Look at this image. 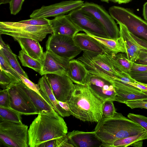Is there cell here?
Masks as SVG:
<instances>
[{
  "instance_id": "obj_10",
  "label": "cell",
  "mask_w": 147,
  "mask_h": 147,
  "mask_svg": "<svg viewBox=\"0 0 147 147\" xmlns=\"http://www.w3.org/2000/svg\"><path fill=\"white\" fill-rule=\"evenodd\" d=\"M10 97V108L21 115L38 114L32 101L27 94L16 83L7 88Z\"/></svg>"
},
{
  "instance_id": "obj_3",
  "label": "cell",
  "mask_w": 147,
  "mask_h": 147,
  "mask_svg": "<svg viewBox=\"0 0 147 147\" xmlns=\"http://www.w3.org/2000/svg\"><path fill=\"white\" fill-rule=\"evenodd\" d=\"M67 129L62 117L57 118L38 114L28 129L29 146L38 147L46 141L65 136Z\"/></svg>"
},
{
  "instance_id": "obj_25",
  "label": "cell",
  "mask_w": 147,
  "mask_h": 147,
  "mask_svg": "<svg viewBox=\"0 0 147 147\" xmlns=\"http://www.w3.org/2000/svg\"><path fill=\"white\" fill-rule=\"evenodd\" d=\"M0 46V52L2 53L7 62L19 74L28 78L27 74L20 66L16 55L12 52L9 46L5 43L1 37Z\"/></svg>"
},
{
  "instance_id": "obj_32",
  "label": "cell",
  "mask_w": 147,
  "mask_h": 147,
  "mask_svg": "<svg viewBox=\"0 0 147 147\" xmlns=\"http://www.w3.org/2000/svg\"><path fill=\"white\" fill-rule=\"evenodd\" d=\"M0 84L2 86L5 87V89L13 84L18 82L13 76L4 70L0 68Z\"/></svg>"
},
{
  "instance_id": "obj_21",
  "label": "cell",
  "mask_w": 147,
  "mask_h": 147,
  "mask_svg": "<svg viewBox=\"0 0 147 147\" xmlns=\"http://www.w3.org/2000/svg\"><path fill=\"white\" fill-rule=\"evenodd\" d=\"M86 33L94 38L99 42L105 50L104 53L110 54L126 53L125 42L120 36L117 38L112 39L98 37L89 33Z\"/></svg>"
},
{
  "instance_id": "obj_45",
  "label": "cell",
  "mask_w": 147,
  "mask_h": 147,
  "mask_svg": "<svg viewBox=\"0 0 147 147\" xmlns=\"http://www.w3.org/2000/svg\"><path fill=\"white\" fill-rule=\"evenodd\" d=\"M58 101L60 105L63 108L70 113L69 106L67 102H63L58 100Z\"/></svg>"
},
{
  "instance_id": "obj_4",
  "label": "cell",
  "mask_w": 147,
  "mask_h": 147,
  "mask_svg": "<svg viewBox=\"0 0 147 147\" xmlns=\"http://www.w3.org/2000/svg\"><path fill=\"white\" fill-rule=\"evenodd\" d=\"M53 31L50 25L36 26L19 22H1L0 34L11 36L13 38H26L42 41Z\"/></svg>"
},
{
  "instance_id": "obj_42",
  "label": "cell",
  "mask_w": 147,
  "mask_h": 147,
  "mask_svg": "<svg viewBox=\"0 0 147 147\" xmlns=\"http://www.w3.org/2000/svg\"><path fill=\"white\" fill-rule=\"evenodd\" d=\"M136 63L147 65V53L141 52L139 54L138 58Z\"/></svg>"
},
{
  "instance_id": "obj_6",
  "label": "cell",
  "mask_w": 147,
  "mask_h": 147,
  "mask_svg": "<svg viewBox=\"0 0 147 147\" xmlns=\"http://www.w3.org/2000/svg\"><path fill=\"white\" fill-rule=\"evenodd\" d=\"M109 11L117 23L124 25L131 33L147 41V21L129 9L121 7L111 6Z\"/></svg>"
},
{
  "instance_id": "obj_37",
  "label": "cell",
  "mask_w": 147,
  "mask_h": 147,
  "mask_svg": "<svg viewBox=\"0 0 147 147\" xmlns=\"http://www.w3.org/2000/svg\"><path fill=\"white\" fill-rule=\"evenodd\" d=\"M24 0H11L9 9L11 14L16 15L21 10Z\"/></svg>"
},
{
  "instance_id": "obj_12",
  "label": "cell",
  "mask_w": 147,
  "mask_h": 147,
  "mask_svg": "<svg viewBox=\"0 0 147 147\" xmlns=\"http://www.w3.org/2000/svg\"><path fill=\"white\" fill-rule=\"evenodd\" d=\"M47 79L53 93L58 101L67 102L69 100L74 88L73 82L66 75L49 74Z\"/></svg>"
},
{
  "instance_id": "obj_38",
  "label": "cell",
  "mask_w": 147,
  "mask_h": 147,
  "mask_svg": "<svg viewBox=\"0 0 147 147\" xmlns=\"http://www.w3.org/2000/svg\"><path fill=\"white\" fill-rule=\"evenodd\" d=\"M129 74L137 82L147 85V71L141 72H131Z\"/></svg>"
},
{
  "instance_id": "obj_13",
  "label": "cell",
  "mask_w": 147,
  "mask_h": 147,
  "mask_svg": "<svg viewBox=\"0 0 147 147\" xmlns=\"http://www.w3.org/2000/svg\"><path fill=\"white\" fill-rule=\"evenodd\" d=\"M69 61L47 50L41 61L42 67L39 72L41 76L49 74L67 75Z\"/></svg>"
},
{
  "instance_id": "obj_39",
  "label": "cell",
  "mask_w": 147,
  "mask_h": 147,
  "mask_svg": "<svg viewBox=\"0 0 147 147\" xmlns=\"http://www.w3.org/2000/svg\"><path fill=\"white\" fill-rule=\"evenodd\" d=\"M124 103L131 109L140 108L147 109V101L135 100L125 102Z\"/></svg>"
},
{
  "instance_id": "obj_17",
  "label": "cell",
  "mask_w": 147,
  "mask_h": 147,
  "mask_svg": "<svg viewBox=\"0 0 147 147\" xmlns=\"http://www.w3.org/2000/svg\"><path fill=\"white\" fill-rule=\"evenodd\" d=\"M53 34L73 37L81 30L72 21L68 15L55 17L50 20Z\"/></svg>"
},
{
  "instance_id": "obj_18",
  "label": "cell",
  "mask_w": 147,
  "mask_h": 147,
  "mask_svg": "<svg viewBox=\"0 0 147 147\" xmlns=\"http://www.w3.org/2000/svg\"><path fill=\"white\" fill-rule=\"evenodd\" d=\"M119 25L120 36L125 43L138 55L141 52L147 53V41L131 33L124 25Z\"/></svg>"
},
{
  "instance_id": "obj_35",
  "label": "cell",
  "mask_w": 147,
  "mask_h": 147,
  "mask_svg": "<svg viewBox=\"0 0 147 147\" xmlns=\"http://www.w3.org/2000/svg\"><path fill=\"white\" fill-rule=\"evenodd\" d=\"M0 107L10 108V97L7 88L0 90Z\"/></svg>"
},
{
  "instance_id": "obj_15",
  "label": "cell",
  "mask_w": 147,
  "mask_h": 147,
  "mask_svg": "<svg viewBox=\"0 0 147 147\" xmlns=\"http://www.w3.org/2000/svg\"><path fill=\"white\" fill-rule=\"evenodd\" d=\"M16 84L28 95L39 114L57 118L61 117L54 110L45 96L44 97H42L37 92L29 88L22 81L18 82Z\"/></svg>"
},
{
  "instance_id": "obj_40",
  "label": "cell",
  "mask_w": 147,
  "mask_h": 147,
  "mask_svg": "<svg viewBox=\"0 0 147 147\" xmlns=\"http://www.w3.org/2000/svg\"><path fill=\"white\" fill-rule=\"evenodd\" d=\"M125 45L126 49V54L127 59L130 61L135 62L138 59V55L125 44Z\"/></svg>"
},
{
  "instance_id": "obj_33",
  "label": "cell",
  "mask_w": 147,
  "mask_h": 147,
  "mask_svg": "<svg viewBox=\"0 0 147 147\" xmlns=\"http://www.w3.org/2000/svg\"><path fill=\"white\" fill-rule=\"evenodd\" d=\"M19 22L36 26L50 25V20L45 18H31L20 21Z\"/></svg>"
},
{
  "instance_id": "obj_22",
  "label": "cell",
  "mask_w": 147,
  "mask_h": 147,
  "mask_svg": "<svg viewBox=\"0 0 147 147\" xmlns=\"http://www.w3.org/2000/svg\"><path fill=\"white\" fill-rule=\"evenodd\" d=\"M19 43L22 50L32 58L41 61L44 55L43 48L39 41L26 38H13Z\"/></svg>"
},
{
  "instance_id": "obj_31",
  "label": "cell",
  "mask_w": 147,
  "mask_h": 147,
  "mask_svg": "<svg viewBox=\"0 0 147 147\" xmlns=\"http://www.w3.org/2000/svg\"><path fill=\"white\" fill-rule=\"evenodd\" d=\"M113 101L111 100L105 101L102 109V118H107L112 117L117 113Z\"/></svg>"
},
{
  "instance_id": "obj_36",
  "label": "cell",
  "mask_w": 147,
  "mask_h": 147,
  "mask_svg": "<svg viewBox=\"0 0 147 147\" xmlns=\"http://www.w3.org/2000/svg\"><path fill=\"white\" fill-rule=\"evenodd\" d=\"M20 76L22 82L28 87L37 92L42 97H44L45 96V95L44 96H42V93L40 91V89L38 84H37L34 83L30 80L28 78L20 74Z\"/></svg>"
},
{
  "instance_id": "obj_41",
  "label": "cell",
  "mask_w": 147,
  "mask_h": 147,
  "mask_svg": "<svg viewBox=\"0 0 147 147\" xmlns=\"http://www.w3.org/2000/svg\"><path fill=\"white\" fill-rule=\"evenodd\" d=\"M131 72H141L147 71V65L133 62L131 69Z\"/></svg>"
},
{
  "instance_id": "obj_16",
  "label": "cell",
  "mask_w": 147,
  "mask_h": 147,
  "mask_svg": "<svg viewBox=\"0 0 147 147\" xmlns=\"http://www.w3.org/2000/svg\"><path fill=\"white\" fill-rule=\"evenodd\" d=\"M73 147H102V143L94 131L84 132L74 130L66 134Z\"/></svg>"
},
{
  "instance_id": "obj_47",
  "label": "cell",
  "mask_w": 147,
  "mask_h": 147,
  "mask_svg": "<svg viewBox=\"0 0 147 147\" xmlns=\"http://www.w3.org/2000/svg\"><path fill=\"white\" fill-rule=\"evenodd\" d=\"M130 146L134 147H142L143 146L142 140L137 141L132 144Z\"/></svg>"
},
{
  "instance_id": "obj_24",
  "label": "cell",
  "mask_w": 147,
  "mask_h": 147,
  "mask_svg": "<svg viewBox=\"0 0 147 147\" xmlns=\"http://www.w3.org/2000/svg\"><path fill=\"white\" fill-rule=\"evenodd\" d=\"M115 88L116 92L114 101L124 103L135 100L147 101V93L135 89L127 90Z\"/></svg>"
},
{
  "instance_id": "obj_29",
  "label": "cell",
  "mask_w": 147,
  "mask_h": 147,
  "mask_svg": "<svg viewBox=\"0 0 147 147\" xmlns=\"http://www.w3.org/2000/svg\"><path fill=\"white\" fill-rule=\"evenodd\" d=\"M21 115L10 108L0 107V121L22 123Z\"/></svg>"
},
{
  "instance_id": "obj_9",
  "label": "cell",
  "mask_w": 147,
  "mask_h": 147,
  "mask_svg": "<svg viewBox=\"0 0 147 147\" xmlns=\"http://www.w3.org/2000/svg\"><path fill=\"white\" fill-rule=\"evenodd\" d=\"M80 8L102 25L110 38H116L120 36L119 29L114 20L103 7L96 3L87 2Z\"/></svg>"
},
{
  "instance_id": "obj_19",
  "label": "cell",
  "mask_w": 147,
  "mask_h": 147,
  "mask_svg": "<svg viewBox=\"0 0 147 147\" xmlns=\"http://www.w3.org/2000/svg\"><path fill=\"white\" fill-rule=\"evenodd\" d=\"M89 72L84 63L80 60L72 59L69 62L67 75L75 84L85 85Z\"/></svg>"
},
{
  "instance_id": "obj_2",
  "label": "cell",
  "mask_w": 147,
  "mask_h": 147,
  "mask_svg": "<svg viewBox=\"0 0 147 147\" xmlns=\"http://www.w3.org/2000/svg\"><path fill=\"white\" fill-rule=\"evenodd\" d=\"M138 124L117 112L113 117L102 118L94 131L102 143V147H110L116 140L138 134L144 131Z\"/></svg>"
},
{
  "instance_id": "obj_46",
  "label": "cell",
  "mask_w": 147,
  "mask_h": 147,
  "mask_svg": "<svg viewBox=\"0 0 147 147\" xmlns=\"http://www.w3.org/2000/svg\"><path fill=\"white\" fill-rule=\"evenodd\" d=\"M143 15L145 20L147 21V1L143 5Z\"/></svg>"
},
{
  "instance_id": "obj_14",
  "label": "cell",
  "mask_w": 147,
  "mask_h": 147,
  "mask_svg": "<svg viewBox=\"0 0 147 147\" xmlns=\"http://www.w3.org/2000/svg\"><path fill=\"white\" fill-rule=\"evenodd\" d=\"M85 83L94 93L103 100L114 101L116 92L113 85L108 80L89 73Z\"/></svg>"
},
{
  "instance_id": "obj_34",
  "label": "cell",
  "mask_w": 147,
  "mask_h": 147,
  "mask_svg": "<svg viewBox=\"0 0 147 147\" xmlns=\"http://www.w3.org/2000/svg\"><path fill=\"white\" fill-rule=\"evenodd\" d=\"M128 118L137 123L147 131V117L143 115L129 113Z\"/></svg>"
},
{
  "instance_id": "obj_23",
  "label": "cell",
  "mask_w": 147,
  "mask_h": 147,
  "mask_svg": "<svg viewBox=\"0 0 147 147\" xmlns=\"http://www.w3.org/2000/svg\"><path fill=\"white\" fill-rule=\"evenodd\" d=\"M38 84L41 91L45 95L52 107L59 115L62 117L71 115L70 113L63 108L59 103L53 93L49 81L44 75L39 79Z\"/></svg>"
},
{
  "instance_id": "obj_48",
  "label": "cell",
  "mask_w": 147,
  "mask_h": 147,
  "mask_svg": "<svg viewBox=\"0 0 147 147\" xmlns=\"http://www.w3.org/2000/svg\"><path fill=\"white\" fill-rule=\"evenodd\" d=\"M11 0H0V4L9 3Z\"/></svg>"
},
{
  "instance_id": "obj_26",
  "label": "cell",
  "mask_w": 147,
  "mask_h": 147,
  "mask_svg": "<svg viewBox=\"0 0 147 147\" xmlns=\"http://www.w3.org/2000/svg\"><path fill=\"white\" fill-rule=\"evenodd\" d=\"M105 53L111 62L118 71L129 73L131 72L133 62L127 58L126 53H119L117 54Z\"/></svg>"
},
{
  "instance_id": "obj_1",
  "label": "cell",
  "mask_w": 147,
  "mask_h": 147,
  "mask_svg": "<svg viewBox=\"0 0 147 147\" xmlns=\"http://www.w3.org/2000/svg\"><path fill=\"white\" fill-rule=\"evenodd\" d=\"M105 101L86 84H75L71 97L67 102L71 115L83 121L98 123L103 118Z\"/></svg>"
},
{
  "instance_id": "obj_7",
  "label": "cell",
  "mask_w": 147,
  "mask_h": 147,
  "mask_svg": "<svg viewBox=\"0 0 147 147\" xmlns=\"http://www.w3.org/2000/svg\"><path fill=\"white\" fill-rule=\"evenodd\" d=\"M47 50L69 61L82 51L75 42L73 37L51 34L46 42Z\"/></svg>"
},
{
  "instance_id": "obj_28",
  "label": "cell",
  "mask_w": 147,
  "mask_h": 147,
  "mask_svg": "<svg viewBox=\"0 0 147 147\" xmlns=\"http://www.w3.org/2000/svg\"><path fill=\"white\" fill-rule=\"evenodd\" d=\"M18 57L23 66L31 68L39 73L40 72L42 65L41 61L32 58L22 50L19 51Z\"/></svg>"
},
{
  "instance_id": "obj_20",
  "label": "cell",
  "mask_w": 147,
  "mask_h": 147,
  "mask_svg": "<svg viewBox=\"0 0 147 147\" xmlns=\"http://www.w3.org/2000/svg\"><path fill=\"white\" fill-rule=\"evenodd\" d=\"M78 46L83 51H87L98 54L104 53L101 45L94 38L85 33H77L73 37Z\"/></svg>"
},
{
  "instance_id": "obj_5",
  "label": "cell",
  "mask_w": 147,
  "mask_h": 147,
  "mask_svg": "<svg viewBox=\"0 0 147 147\" xmlns=\"http://www.w3.org/2000/svg\"><path fill=\"white\" fill-rule=\"evenodd\" d=\"M28 127L22 123L0 121V142L8 147H28Z\"/></svg>"
},
{
  "instance_id": "obj_43",
  "label": "cell",
  "mask_w": 147,
  "mask_h": 147,
  "mask_svg": "<svg viewBox=\"0 0 147 147\" xmlns=\"http://www.w3.org/2000/svg\"><path fill=\"white\" fill-rule=\"evenodd\" d=\"M38 147H57L56 139L42 143L39 144Z\"/></svg>"
},
{
  "instance_id": "obj_8",
  "label": "cell",
  "mask_w": 147,
  "mask_h": 147,
  "mask_svg": "<svg viewBox=\"0 0 147 147\" xmlns=\"http://www.w3.org/2000/svg\"><path fill=\"white\" fill-rule=\"evenodd\" d=\"M67 15L81 31L96 36L109 38L102 25L94 18L83 11L80 8L71 11Z\"/></svg>"
},
{
  "instance_id": "obj_11",
  "label": "cell",
  "mask_w": 147,
  "mask_h": 147,
  "mask_svg": "<svg viewBox=\"0 0 147 147\" xmlns=\"http://www.w3.org/2000/svg\"><path fill=\"white\" fill-rule=\"evenodd\" d=\"M84 3L82 0H69L48 6L43 5L33 11L30 17L31 18H55L80 8Z\"/></svg>"
},
{
  "instance_id": "obj_30",
  "label": "cell",
  "mask_w": 147,
  "mask_h": 147,
  "mask_svg": "<svg viewBox=\"0 0 147 147\" xmlns=\"http://www.w3.org/2000/svg\"><path fill=\"white\" fill-rule=\"evenodd\" d=\"M0 68L13 76L18 82L22 81L20 74L7 62L2 53L0 52Z\"/></svg>"
},
{
  "instance_id": "obj_27",
  "label": "cell",
  "mask_w": 147,
  "mask_h": 147,
  "mask_svg": "<svg viewBox=\"0 0 147 147\" xmlns=\"http://www.w3.org/2000/svg\"><path fill=\"white\" fill-rule=\"evenodd\" d=\"M147 139V131H143L134 136H130L115 141L110 147H126L139 141Z\"/></svg>"
},
{
  "instance_id": "obj_44",
  "label": "cell",
  "mask_w": 147,
  "mask_h": 147,
  "mask_svg": "<svg viewBox=\"0 0 147 147\" xmlns=\"http://www.w3.org/2000/svg\"><path fill=\"white\" fill-rule=\"evenodd\" d=\"M103 2L109 3L112 2L114 3H118L119 4L126 3L131 1V0H100Z\"/></svg>"
}]
</instances>
